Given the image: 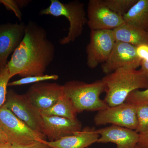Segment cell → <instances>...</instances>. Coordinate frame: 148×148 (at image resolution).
<instances>
[{"instance_id": "6da1fadb", "label": "cell", "mask_w": 148, "mask_h": 148, "mask_svg": "<svg viewBox=\"0 0 148 148\" xmlns=\"http://www.w3.org/2000/svg\"><path fill=\"white\" fill-rule=\"evenodd\" d=\"M54 55V45L45 29L29 21L23 40L7 65L11 78L16 75L24 78L44 75Z\"/></svg>"}, {"instance_id": "7a4b0ae2", "label": "cell", "mask_w": 148, "mask_h": 148, "mask_svg": "<svg viewBox=\"0 0 148 148\" xmlns=\"http://www.w3.org/2000/svg\"><path fill=\"white\" fill-rule=\"evenodd\" d=\"M102 79L107 87L104 100L110 107L124 103L132 91L148 87V77L140 69L128 66L106 75Z\"/></svg>"}, {"instance_id": "3957f363", "label": "cell", "mask_w": 148, "mask_h": 148, "mask_svg": "<svg viewBox=\"0 0 148 148\" xmlns=\"http://www.w3.org/2000/svg\"><path fill=\"white\" fill-rule=\"evenodd\" d=\"M63 86L64 94L71 102L77 114L84 111L98 112L109 107L106 101L100 98L101 94L107 90L102 79L91 83L70 81Z\"/></svg>"}, {"instance_id": "277c9868", "label": "cell", "mask_w": 148, "mask_h": 148, "mask_svg": "<svg viewBox=\"0 0 148 148\" xmlns=\"http://www.w3.org/2000/svg\"><path fill=\"white\" fill-rule=\"evenodd\" d=\"M48 7L42 10L40 15L53 16H64L69 21V32L66 36L60 40V43L65 45L73 42L82 34L87 17L85 11L84 4L73 1L64 3L58 0H51Z\"/></svg>"}, {"instance_id": "5b68a950", "label": "cell", "mask_w": 148, "mask_h": 148, "mask_svg": "<svg viewBox=\"0 0 148 148\" xmlns=\"http://www.w3.org/2000/svg\"><path fill=\"white\" fill-rule=\"evenodd\" d=\"M0 125L12 145H27L46 139L43 134L32 129L4 106L0 108Z\"/></svg>"}, {"instance_id": "8992f818", "label": "cell", "mask_w": 148, "mask_h": 148, "mask_svg": "<svg viewBox=\"0 0 148 148\" xmlns=\"http://www.w3.org/2000/svg\"><path fill=\"white\" fill-rule=\"evenodd\" d=\"M4 106L32 129L42 133L43 121L40 112L31 103L26 94L8 91Z\"/></svg>"}, {"instance_id": "52a82bcc", "label": "cell", "mask_w": 148, "mask_h": 148, "mask_svg": "<svg viewBox=\"0 0 148 148\" xmlns=\"http://www.w3.org/2000/svg\"><path fill=\"white\" fill-rule=\"evenodd\" d=\"M90 38L86 49L87 65L94 69L108 60L116 41L112 30H91Z\"/></svg>"}, {"instance_id": "ba28073f", "label": "cell", "mask_w": 148, "mask_h": 148, "mask_svg": "<svg viewBox=\"0 0 148 148\" xmlns=\"http://www.w3.org/2000/svg\"><path fill=\"white\" fill-rule=\"evenodd\" d=\"M93 120L98 126L112 124L134 130L138 126L136 107L125 102L99 111Z\"/></svg>"}, {"instance_id": "9c48e42d", "label": "cell", "mask_w": 148, "mask_h": 148, "mask_svg": "<svg viewBox=\"0 0 148 148\" xmlns=\"http://www.w3.org/2000/svg\"><path fill=\"white\" fill-rule=\"evenodd\" d=\"M87 17V25L91 30H113L125 23L123 17L110 10L103 0L88 1Z\"/></svg>"}, {"instance_id": "30bf717a", "label": "cell", "mask_w": 148, "mask_h": 148, "mask_svg": "<svg viewBox=\"0 0 148 148\" xmlns=\"http://www.w3.org/2000/svg\"><path fill=\"white\" fill-rule=\"evenodd\" d=\"M137 48L130 44L116 42L108 60L101 66L103 73L108 75L125 66L137 69L141 61L137 53Z\"/></svg>"}, {"instance_id": "8fae6325", "label": "cell", "mask_w": 148, "mask_h": 148, "mask_svg": "<svg viewBox=\"0 0 148 148\" xmlns=\"http://www.w3.org/2000/svg\"><path fill=\"white\" fill-rule=\"evenodd\" d=\"M64 93L62 85L39 82L32 85L26 94L32 104L41 112L53 106Z\"/></svg>"}, {"instance_id": "7c38bea8", "label": "cell", "mask_w": 148, "mask_h": 148, "mask_svg": "<svg viewBox=\"0 0 148 148\" xmlns=\"http://www.w3.org/2000/svg\"><path fill=\"white\" fill-rule=\"evenodd\" d=\"M26 24H0V72L5 68L8 58L19 45L24 38Z\"/></svg>"}, {"instance_id": "4fadbf2b", "label": "cell", "mask_w": 148, "mask_h": 148, "mask_svg": "<svg viewBox=\"0 0 148 148\" xmlns=\"http://www.w3.org/2000/svg\"><path fill=\"white\" fill-rule=\"evenodd\" d=\"M43 121L42 133L49 142L73 135L82 129V123L78 119H70L61 117L41 114Z\"/></svg>"}, {"instance_id": "5bb4252c", "label": "cell", "mask_w": 148, "mask_h": 148, "mask_svg": "<svg viewBox=\"0 0 148 148\" xmlns=\"http://www.w3.org/2000/svg\"><path fill=\"white\" fill-rule=\"evenodd\" d=\"M100 137L97 143H113L116 148H135L140 138L135 130L112 125L108 127L96 129Z\"/></svg>"}, {"instance_id": "9a60e30c", "label": "cell", "mask_w": 148, "mask_h": 148, "mask_svg": "<svg viewBox=\"0 0 148 148\" xmlns=\"http://www.w3.org/2000/svg\"><path fill=\"white\" fill-rule=\"evenodd\" d=\"M99 137L95 127H85L73 135L46 143L52 148H87L97 143Z\"/></svg>"}, {"instance_id": "2e32d148", "label": "cell", "mask_w": 148, "mask_h": 148, "mask_svg": "<svg viewBox=\"0 0 148 148\" xmlns=\"http://www.w3.org/2000/svg\"><path fill=\"white\" fill-rule=\"evenodd\" d=\"M116 41L130 44L135 46L148 45L147 31L125 23L113 30Z\"/></svg>"}, {"instance_id": "e0dca14e", "label": "cell", "mask_w": 148, "mask_h": 148, "mask_svg": "<svg viewBox=\"0 0 148 148\" xmlns=\"http://www.w3.org/2000/svg\"><path fill=\"white\" fill-rule=\"evenodd\" d=\"M123 17L125 23L147 31L148 30V0H138Z\"/></svg>"}, {"instance_id": "ac0fdd59", "label": "cell", "mask_w": 148, "mask_h": 148, "mask_svg": "<svg viewBox=\"0 0 148 148\" xmlns=\"http://www.w3.org/2000/svg\"><path fill=\"white\" fill-rule=\"evenodd\" d=\"M41 114L66 118L70 119H77V113L71 102L64 94L52 107L41 111Z\"/></svg>"}, {"instance_id": "d6986e66", "label": "cell", "mask_w": 148, "mask_h": 148, "mask_svg": "<svg viewBox=\"0 0 148 148\" xmlns=\"http://www.w3.org/2000/svg\"><path fill=\"white\" fill-rule=\"evenodd\" d=\"M138 0H103L112 11L123 16L138 1Z\"/></svg>"}, {"instance_id": "ffe728a7", "label": "cell", "mask_w": 148, "mask_h": 148, "mask_svg": "<svg viewBox=\"0 0 148 148\" xmlns=\"http://www.w3.org/2000/svg\"><path fill=\"white\" fill-rule=\"evenodd\" d=\"M58 75L55 74L52 75H42L33 76L21 78L20 79L9 82L8 86H17L36 84L48 80H56L58 79Z\"/></svg>"}, {"instance_id": "44dd1931", "label": "cell", "mask_w": 148, "mask_h": 148, "mask_svg": "<svg viewBox=\"0 0 148 148\" xmlns=\"http://www.w3.org/2000/svg\"><path fill=\"white\" fill-rule=\"evenodd\" d=\"M125 102L135 107L148 106V87L144 90H136L132 91Z\"/></svg>"}, {"instance_id": "7402d4cb", "label": "cell", "mask_w": 148, "mask_h": 148, "mask_svg": "<svg viewBox=\"0 0 148 148\" xmlns=\"http://www.w3.org/2000/svg\"><path fill=\"white\" fill-rule=\"evenodd\" d=\"M138 126L135 130L139 134L148 131V106L136 107Z\"/></svg>"}, {"instance_id": "603a6c76", "label": "cell", "mask_w": 148, "mask_h": 148, "mask_svg": "<svg viewBox=\"0 0 148 148\" xmlns=\"http://www.w3.org/2000/svg\"><path fill=\"white\" fill-rule=\"evenodd\" d=\"M11 79L8 68L6 66L0 72V108L4 105L6 98L9 82Z\"/></svg>"}, {"instance_id": "cb8c5ba5", "label": "cell", "mask_w": 148, "mask_h": 148, "mask_svg": "<svg viewBox=\"0 0 148 148\" xmlns=\"http://www.w3.org/2000/svg\"><path fill=\"white\" fill-rule=\"evenodd\" d=\"M0 3L3 4L6 8L13 12L19 20L21 19V14L20 10V7L17 1L11 0H1Z\"/></svg>"}, {"instance_id": "d4e9b609", "label": "cell", "mask_w": 148, "mask_h": 148, "mask_svg": "<svg viewBox=\"0 0 148 148\" xmlns=\"http://www.w3.org/2000/svg\"><path fill=\"white\" fill-rule=\"evenodd\" d=\"M46 141H34L25 145H12V148H52L47 145Z\"/></svg>"}, {"instance_id": "484cf974", "label": "cell", "mask_w": 148, "mask_h": 148, "mask_svg": "<svg viewBox=\"0 0 148 148\" xmlns=\"http://www.w3.org/2000/svg\"><path fill=\"white\" fill-rule=\"evenodd\" d=\"M139 135L140 138L137 146L142 148H148V131Z\"/></svg>"}, {"instance_id": "4316f807", "label": "cell", "mask_w": 148, "mask_h": 148, "mask_svg": "<svg viewBox=\"0 0 148 148\" xmlns=\"http://www.w3.org/2000/svg\"><path fill=\"white\" fill-rule=\"evenodd\" d=\"M140 66H141L140 70L148 77V62L141 60Z\"/></svg>"}, {"instance_id": "83f0119b", "label": "cell", "mask_w": 148, "mask_h": 148, "mask_svg": "<svg viewBox=\"0 0 148 148\" xmlns=\"http://www.w3.org/2000/svg\"><path fill=\"white\" fill-rule=\"evenodd\" d=\"M8 142L7 137L0 125V144Z\"/></svg>"}, {"instance_id": "f1b7e54d", "label": "cell", "mask_w": 148, "mask_h": 148, "mask_svg": "<svg viewBox=\"0 0 148 148\" xmlns=\"http://www.w3.org/2000/svg\"><path fill=\"white\" fill-rule=\"evenodd\" d=\"M0 148H12V144L9 142L1 143L0 144Z\"/></svg>"}, {"instance_id": "f546056e", "label": "cell", "mask_w": 148, "mask_h": 148, "mask_svg": "<svg viewBox=\"0 0 148 148\" xmlns=\"http://www.w3.org/2000/svg\"><path fill=\"white\" fill-rule=\"evenodd\" d=\"M135 148H142L140 147H138V146H136V147H135Z\"/></svg>"}, {"instance_id": "4dcf8cb0", "label": "cell", "mask_w": 148, "mask_h": 148, "mask_svg": "<svg viewBox=\"0 0 148 148\" xmlns=\"http://www.w3.org/2000/svg\"><path fill=\"white\" fill-rule=\"evenodd\" d=\"M147 32L148 34V30H147Z\"/></svg>"}, {"instance_id": "1f68e13d", "label": "cell", "mask_w": 148, "mask_h": 148, "mask_svg": "<svg viewBox=\"0 0 148 148\" xmlns=\"http://www.w3.org/2000/svg\"><path fill=\"white\" fill-rule=\"evenodd\" d=\"M87 148H90V147H88Z\"/></svg>"}]
</instances>
